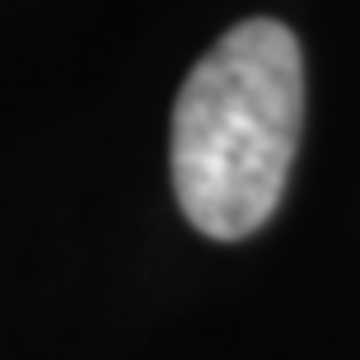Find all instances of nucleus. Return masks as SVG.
<instances>
[{"label":"nucleus","instance_id":"1","mask_svg":"<svg viewBox=\"0 0 360 360\" xmlns=\"http://www.w3.org/2000/svg\"><path fill=\"white\" fill-rule=\"evenodd\" d=\"M304 122L300 42L276 19L234 24L174 103L178 206L211 239H248L276 211Z\"/></svg>","mask_w":360,"mask_h":360}]
</instances>
